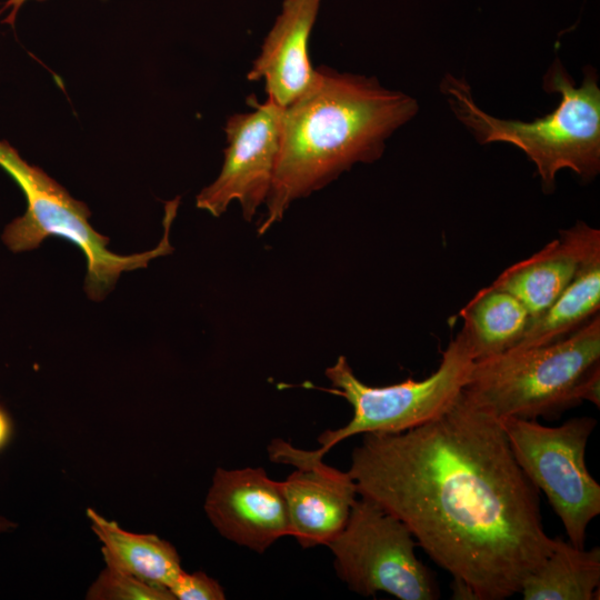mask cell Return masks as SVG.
Segmentation results:
<instances>
[{
	"instance_id": "1",
	"label": "cell",
	"mask_w": 600,
	"mask_h": 600,
	"mask_svg": "<svg viewBox=\"0 0 600 600\" xmlns=\"http://www.w3.org/2000/svg\"><path fill=\"white\" fill-rule=\"evenodd\" d=\"M348 470L359 497L402 521L473 600H503L552 552L539 490L499 419L462 392L437 418L402 432L364 433Z\"/></svg>"
},
{
	"instance_id": "2",
	"label": "cell",
	"mask_w": 600,
	"mask_h": 600,
	"mask_svg": "<svg viewBox=\"0 0 600 600\" xmlns=\"http://www.w3.org/2000/svg\"><path fill=\"white\" fill-rule=\"evenodd\" d=\"M418 112L417 101L374 77L317 69L311 88L283 109L281 140L263 234L289 206L354 163L379 159L386 140Z\"/></svg>"
},
{
	"instance_id": "3",
	"label": "cell",
	"mask_w": 600,
	"mask_h": 600,
	"mask_svg": "<svg viewBox=\"0 0 600 600\" xmlns=\"http://www.w3.org/2000/svg\"><path fill=\"white\" fill-rule=\"evenodd\" d=\"M596 70L584 68L580 87L556 59L543 77V89L561 96L556 110L531 122L494 118L473 101L468 83L446 76L441 90L456 117L484 144L508 142L536 164L544 190L552 191L556 176L571 169L583 180L600 170V90Z\"/></svg>"
},
{
	"instance_id": "4",
	"label": "cell",
	"mask_w": 600,
	"mask_h": 600,
	"mask_svg": "<svg viewBox=\"0 0 600 600\" xmlns=\"http://www.w3.org/2000/svg\"><path fill=\"white\" fill-rule=\"evenodd\" d=\"M600 363V317L548 344L477 360L462 393L497 419H556L580 404L578 388Z\"/></svg>"
},
{
	"instance_id": "5",
	"label": "cell",
	"mask_w": 600,
	"mask_h": 600,
	"mask_svg": "<svg viewBox=\"0 0 600 600\" xmlns=\"http://www.w3.org/2000/svg\"><path fill=\"white\" fill-rule=\"evenodd\" d=\"M0 167L21 188L27 200L26 212L4 228L2 240L6 246L14 252L28 251L38 248L49 237L76 244L87 260L84 291L92 300H102L123 271L144 268L150 260L172 252L169 231L177 213L178 198L166 204L164 233L156 248L119 256L108 250L109 238L98 233L89 223L88 207L73 199L40 168L29 164L4 140H0Z\"/></svg>"
},
{
	"instance_id": "6",
	"label": "cell",
	"mask_w": 600,
	"mask_h": 600,
	"mask_svg": "<svg viewBox=\"0 0 600 600\" xmlns=\"http://www.w3.org/2000/svg\"><path fill=\"white\" fill-rule=\"evenodd\" d=\"M473 363L461 331L442 352L438 369L422 380L409 378L383 387L368 386L357 378L347 358L340 356L326 370L332 384L328 391L351 404L352 418L341 428L322 432L318 449L301 452L311 459H323L331 448L352 436L402 432L437 418L460 397Z\"/></svg>"
},
{
	"instance_id": "7",
	"label": "cell",
	"mask_w": 600,
	"mask_h": 600,
	"mask_svg": "<svg viewBox=\"0 0 600 600\" xmlns=\"http://www.w3.org/2000/svg\"><path fill=\"white\" fill-rule=\"evenodd\" d=\"M517 463L560 518L569 542L584 548L587 528L600 513V486L586 466L597 420L580 417L559 427L532 419L500 420Z\"/></svg>"
},
{
	"instance_id": "8",
	"label": "cell",
	"mask_w": 600,
	"mask_h": 600,
	"mask_svg": "<svg viewBox=\"0 0 600 600\" xmlns=\"http://www.w3.org/2000/svg\"><path fill=\"white\" fill-rule=\"evenodd\" d=\"M357 499L341 532L327 547L338 577L353 592H386L401 600H436L433 573L418 559L407 526L376 502Z\"/></svg>"
},
{
	"instance_id": "9",
	"label": "cell",
	"mask_w": 600,
	"mask_h": 600,
	"mask_svg": "<svg viewBox=\"0 0 600 600\" xmlns=\"http://www.w3.org/2000/svg\"><path fill=\"white\" fill-rule=\"evenodd\" d=\"M252 111L236 113L226 123L227 148L218 178L197 196L196 203L214 217L232 201L250 221L267 200L278 160L283 108L267 98H248Z\"/></svg>"
},
{
	"instance_id": "10",
	"label": "cell",
	"mask_w": 600,
	"mask_h": 600,
	"mask_svg": "<svg viewBox=\"0 0 600 600\" xmlns=\"http://www.w3.org/2000/svg\"><path fill=\"white\" fill-rule=\"evenodd\" d=\"M273 462L296 470L282 483L290 536L302 548L327 546L344 528L357 500V487L348 471L311 459L299 448L276 439L268 448Z\"/></svg>"
},
{
	"instance_id": "11",
	"label": "cell",
	"mask_w": 600,
	"mask_h": 600,
	"mask_svg": "<svg viewBox=\"0 0 600 600\" xmlns=\"http://www.w3.org/2000/svg\"><path fill=\"white\" fill-rule=\"evenodd\" d=\"M204 510L221 536L259 553L290 536L282 483L262 468H218Z\"/></svg>"
},
{
	"instance_id": "12",
	"label": "cell",
	"mask_w": 600,
	"mask_h": 600,
	"mask_svg": "<svg viewBox=\"0 0 600 600\" xmlns=\"http://www.w3.org/2000/svg\"><path fill=\"white\" fill-rule=\"evenodd\" d=\"M321 2L284 0L247 73L249 81L263 80L268 99L283 109L307 92L317 78L309 41Z\"/></svg>"
},
{
	"instance_id": "13",
	"label": "cell",
	"mask_w": 600,
	"mask_h": 600,
	"mask_svg": "<svg viewBox=\"0 0 600 600\" xmlns=\"http://www.w3.org/2000/svg\"><path fill=\"white\" fill-rule=\"evenodd\" d=\"M596 256H600V231L578 221L531 257L507 268L492 286L514 296L533 320L568 287L581 264Z\"/></svg>"
},
{
	"instance_id": "14",
	"label": "cell",
	"mask_w": 600,
	"mask_h": 600,
	"mask_svg": "<svg viewBox=\"0 0 600 600\" xmlns=\"http://www.w3.org/2000/svg\"><path fill=\"white\" fill-rule=\"evenodd\" d=\"M91 528L102 542L107 567L170 589L183 570L176 548L156 534L133 533L87 510Z\"/></svg>"
},
{
	"instance_id": "15",
	"label": "cell",
	"mask_w": 600,
	"mask_h": 600,
	"mask_svg": "<svg viewBox=\"0 0 600 600\" xmlns=\"http://www.w3.org/2000/svg\"><path fill=\"white\" fill-rule=\"evenodd\" d=\"M464 334L474 361L511 349L532 318L514 296L494 286L480 289L460 310Z\"/></svg>"
},
{
	"instance_id": "16",
	"label": "cell",
	"mask_w": 600,
	"mask_h": 600,
	"mask_svg": "<svg viewBox=\"0 0 600 600\" xmlns=\"http://www.w3.org/2000/svg\"><path fill=\"white\" fill-rule=\"evenodd\" d=\"M600 308V256L584 261L572 281L537 318L509 350H522L558 341L589 322Z\"/></svg>"
},
{
	"instance_id": "17",
	"label": "cell",
	"mask_w": 600,
	"mask_h": 600,
	"mask_svg": "<svg viewBox=\"0 0 600 600\" xmlns=\"http://www.w3.org/2000/svg\"><path fill=\"white\" fill-rule=\"evenodd\" d=\"M600 586V550L577 548L556 538L543 564L522 583L524 600H592Z\"/></svg>"
},
{
	"instance_id": "18",
	"label": "cell",
	"mask_w": 600,
	"mask_h": 600,
	"mask_svg": "<svg viewBox=\"0 0 600 600\" xmlns=\"http://www.w3.org/2000/svg\"><path fill=\"white\" fill-rule=\"evenodd\" d=\"M90 600H173L169 589L107 567L90 587Z\"/></svg>"
},
{
	"instance_id": "19",
	"label": "cell",
	"mask_w": 600,
	"mask_h": 600,
	"mask_svg": "<svg viewBox=\"0 0 600 600\" xmlns=\"http://www.w3.org/2000/svg\"><path fill=\"white\" fill-rule=\"evenodd\" d=\"M169 590L174 599L179 600H222L226 598L219 582L202 571L188 573L182 570Z\"/></svg>"
},
{
	"instance_id": "20",
	"label": "cell",
	"mask_w": 600,
	"mask_h": 600,
	"mask_svg": "<svg viewBox=\"0 0 600 600\" xmlns=\"http://www.w3.org/2000/svg\"><path fill=\"white\" fill-rule=\"evenodd\" d=\"M578 399L580 402L587 400L600 407V363L593 367L584 377L578 388Z\"/></svg>"
},
{
	"instance_id": "21",
	"label": "cell",
	"mask_w": 600,
	"mask_h": 600,
	"mask_svg": "<svg viewBox=\"0 0 600 600\" xmlns=\"http://www.w3.org/2000/svg\"><path fill=\"white\" fill-rule=\"evenodd\" d=\"M13 434V423L7 410L0 404V451L10 442Z\"/></svg>"
},
{
	"instance_id": "22",
	"label": "cell",
	"mask_w": 600,
	"mask_h": 600,
	"mask_svg": "<svg viewBox=\"0 0 600 600\" xmlns=\"http://www.w3.org/2000/svg\"><path fill=\"white\" fill-rule=\"evenodd\" d=\"M26 1L28 0H7L0 11V13H2L3 11H8L7 17L3 19V22L13 24L19 10Z\"/></svg>"
},
{
	"instance_id": "23",
	"label": "cell",
	"mask_w": 600,
	"mask_h": 600,
	"mask_svg": "<svg viewBox=\"0 0 600 600\" xmlns=\"http://www.w3.org/2000/svg\"><path fill=\"white\" fill-rule=\"evenodd\" d=\"M17 523L0 514V533H6L13 530Z\"/></svg>"
}]
</instances>
